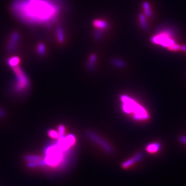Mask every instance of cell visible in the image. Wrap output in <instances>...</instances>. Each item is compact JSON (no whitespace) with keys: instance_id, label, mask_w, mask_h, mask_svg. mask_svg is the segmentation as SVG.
I'll return each instance as SVG.
<instances>
[{"instance_id":"cell-8","label":"cell","mask_w":186,"mask_h":186,"mask_svg":"<svg viewBox=\"0 0 186 186\" xmlns=\"http://www.w3.org/2000/svg\"><path fill=\"white\" fill-rule=\"evenodd\" d=\"M20 41V35L17 32H14L11 35L10 41L8 44L7 49L9 52H14Z\"/></svg>"},{"instance_id":"cell-23","label":"cell","mask_w":186,"mask_h":186,"mask_svg":"<svg viewBox=\"0 0 186 186\" xmlns=\"http://www.w3.org/2000/svg\"><path fill=\"white\" fill-rule=\"evenodd\" d=\"M179 139L181 143H183V145H186V136H184V135L180 136Z\"/></svg>"},{"instance_id":"cell-18","label":"cell","mask_w":186,"mask_h":186,"mask_svg":"<svg viewBox=\"0 0 186 186\" xmlns=\"http://www.w3.org/2000/svg\"><path fill=\"white\" fill-rule=\"evenodd\" d=\"M113 64L114 65V66H115L116 67H119V68H123L125 66V63L124 62L120 60V59H113L112 61Z\"/></svg>"},{"instance_id":"cell-24","label":"cell","mask_w":186,"mask_h":186,"mask_svg":"<svg viewBox=\"0 0 186 186\" xmlns=\"http://www.w3.org/2000/svg\"><path fill=\"white\" fill-rule=\"evenodd\" d=\"M180 50L186 52V45H180Z\"/></svg>"},{"instance_id":"cell-19","label":"cell","mask_w":186,"mask_h":186,"mask_svg":"<svg viewBox=\"0 0 186 186\" xmlns=\"http://www.w3.org/2000/svg\"><path fill=\"white\" fill-rule=\"evenodd\" d=\"M49 135L50 137H52L53 138H54V139H58L59 137V134L58 132L56 131L53 130V129L50 130L49 131Z\"/></svg>"},{"instance_id":"cell-4","label":"cell","mask_w":186,"mask_h":186,"mask_svg":"<svg viewBox=\"0 0 186 186\" xmlns=\"http://www.w3.org/2000/svg\"><path fill=\"white\" fill-rule=\"evenodd\" d=\"M12 68L16 76L15 83L13 86L15 91L18 93L27 91L30 85L29 77L18 65L12 67Z\"/></svg>"},{"instance_id":"cell-13","label":"cell","mask_w":186,"mask_h":186,"mask_svg":"<svg viewBox=\"0 0 186 186\" xmlns=\"http://www.w3.org/2000/svg\"><path fill=\"white\" fill-rule=\"evenodd\" d=\"M96 59H97V57L94 54H93L90 56L89 58L88 63V69L89 70H93L95 65V63L96 62Z\"/></svg>"},{"instance_id":"cell-22","label":"cell","mask_w":186,"mask_h":186,"mask_svg":"<svg viewBox=\"0 0 186 186\" xmlns=\"http://www.w3.org/2000/svg\"><path fill=\"white\" fill-rule=\"evenodd\" d=\"M169 50H174V51H176V50H180V45H178V44H174L173 45H172L171 47H170L169 48Z\"/></svg>"},{"instance_id":"cell-11","label":"cell","mask_w":186,"mask_h":186,"mask_svg":"<svg viewBox=\"0 0 186 186\" xmlns=\"http://www.w3.org/2000/svg\"><path fill=\"white\" fill-rule=\"evenodd\" d=\"M143 7L144 11H145L146 16H147V17H151L152 15V11H151V6H150L149 3L147 1H145L143 3Z\"/></svg>"},{"instance_id":"cell-7","label":"cell","mask_w":186,"mask_h":186,"mask_svg":"<svg viewBox=\"0 0 186 186\" xmlns=\"http://www.w3.org/2000/svg\"><path fill=\"white\" fill-rule=\"evenodd\" d=\"M143 155L142 152H137L133 156L131 157L130 158L126 160L125 161H124L122 165V167L124 169H129L133 165L140 161L143 159Z\"/></svg>"},{"instance_id":"cell-16","label":"cell","mask_w":186,"mask_h":186,"mask_svg":"<svg viewBox=\"0 0 186 186\" xmlns=\"http://www.w3.org/2000/svg\"><path fill=\"white\" fill-rule=\"evenodd\" d=\"M139 20L140 21V24H141L142 28L144 30H147V21L146 19V16L143 14L140 15Z\"/></svg>"},{"instance_id":"cell-17","label":"cell","mask_w":186,"mask_h":186,"mask_svg":"<svg viewBox=\"0 0 186 186\" xmlns=\"http://www.w3.org/2000/svg\"><path fill=\"white\" fill-rule=\"evenodd\" d=\"M45 51H46V49H45V45L42 43L39 44L38 47H37L38 53L40 55H44L45 53Z\"/></svg>"},{"instance_id":"cell-5","label":"cell","mask_w":186,"mask_h":186,"mask_svg":"<svg viewBox=\"0 0 186 186\" xmlns=\"http://www.w3.org/2000/svg\"><path fill=\"white\" fill-rule=\"evenodd\" d=\"M87 136L88 138L94 142L95 144L99 145L105 152L109 154H112L114 151V149L111 145L108 143L106 140H105L99 135L94 133L92 131H88L87 133Z\"/></svg>"},{"instance_id":"cell-10","label":"cell","mask_w":186,"mask_h":186,"mask_svg":"<svg viewBox=\"0 0 186 186\" xmlns=\"http://www.w3.org/2000/svg\"><path fill=\"white\" fill-rule=\"evenodd\" d=\"M93 25L94 27H95L97 29L100 30H105L106 29L109 25L108 23L106 21L102 20H96L93 22Z\"/></svg>"},{"instance_id":"cell-12","label":"cell","mask_w":186,"mask_h":186,"mask_svg":"<svg viewBox=\"0 0 186 186\" xmlns=\"http://www.w3.org/2000/svg\"><path fill=\"white\" fill-rule=\"evenodd\" d=\"M56 35L59 42H63L65 40L63 30L61 26H58L56 28Z\"/></svg>"},{"instance_id":"cell-3","label":"cell","mask_w":186,"mask_h":186,"mask_svg":"<svg viewBox=\"0 0 186 186\" xmlns=\"http://www.w3.org/2000/svg\"><path fill=\"white\" fill-rule=\"evenodd\" d=\"M122 102V109L124 113L133 114V119L135 121H145L150 118L146 109L127 95H122L120 97Z\"/></svg>"},{"instance_id":"cell-20","label":"cell","mask_w":186,"mask_h":186,"mask_svg":"<svg viewBox=\"0 0 186 186\" xmlns=\"http://www.w3.org/2000/svg\"><path fill=\"white\" fill-rule=\"evenodd\" d=\"M103 30L100 29H97V30L94 33V38L96 40H100L102 38V35H103Z\"/></svg>"},{"instance_id":"cell-21","label":"cell","mask_w":186,"mask_h":186,"mask_svg":"<svg viewBox=\"0 0 186 186\" xmlns=\"http://www.w3.org/2000/svg\"><path fill=\"white\" fill-rule=\"evenodd\" d=\"M65 128L63 125H59V127H58V133L59 134V137L60 136H63V135H65Z\"/></svg>"},{"instance_id":"cell-14","label":"cell","mask_w":186,"mask_h":186,"mask_svg":"<svg viewBox=\"0 0 186 186\" xmlns=\"http://www.w3.org/2000/svg\"><path fill=\"white\" fill-rule=\"evenodd\" d=\"M20 62V58L16 56H15V57L11 58L8 60V64L10 65V67H13L16 65H18Z\"/></svg>"},{"instance_id":"cell-1","label":"cell","mask_w":186,"mask_h":186,"mask_svg":"<svg viewBox=\"0 0 186 186\" xmlns=\"http://www.w3.org/2000/svg\"><path fill=\"white\" fill-rule=\"evenodd\" d=\"M61 9L58 0H15L11 6L13 14L24 23L48 26L57 21Z\"/></svg>"},{"instance_id":"cell-2","label":"cell","mask_w":186,"mask_h":186,"mask_svg":"<svg viewBox=\"0 0 186 186\" xmlns=\"http://www.w3.org/2000/svg\"><path fill=\"white\" fill-rule=\"evenodd\" d=\"M71 151L64 149L57 142L49 145L44 151L42 167H49L52 169L63 167L68 162Z\"/></svg>"},{"instance_id":"cell-9","label":"cell","mask_w":186,"mask_h":186,"mask_svg":"<svg viewBox=\"0 0 186 186\" xmlns=\"http://www.w3.org/2000/svg\"><path fill=\"white\" fill-rule=\"evenodd\" d=\"M161 145L158 142H153L149 143L146 146V151L151 154H154L158 152L161 150Z\"/></svg>"},{"instance_id":"cell-25","label":"cell","mask_w":186,"mask_h":186,"mask_svg":"<svg viewBox=\"0 0 186 186\" xmlns=\"http://www.w3.org/2000/svg\"><path fill=\"white\" fill-rule=\"evenodd\" d=\"M4 115H5V113H4V111L2 109H0V117H4Z\"/></svg>"},{"instance_id":"cell-15","label":"cell","mask_w":186,"mask_h":186,"mask_svg":"<svg viewBox=\"0 0 186 186\" xmlns=\"http://www.w3.org/2000/svg\"><path fill=\"white\" fill-rule=\"evenodd\" d=\"M25 158L28 163L38 161L42 159L38 155H27Z\"/></svg>"},{"instance_id":"cell-6","label":"cell","mask_w":186,"mask_h":186,"mask_svg":"<svg viewBox=\"0 0 186 186\" xmlns=\"http://www.w3.org/2000/svg\"><path fill=\"white\" fill-rule=\"evenodd\" d=\"M151 41L155 44L161 45V46L168 49L175 44V41L172 40L170 38V35L167 33H163L154 36L151 38Z\"/></svg>"}]
</instances>
